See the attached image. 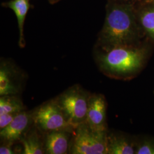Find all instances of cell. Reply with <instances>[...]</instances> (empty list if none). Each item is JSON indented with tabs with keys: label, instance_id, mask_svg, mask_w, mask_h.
<instances>
[{
	"label": "cell",
	"instance_id": "obj_8",
	"mask_svg": "<svg viewBox=\"0 0 154 154\" xmlns=\"http://www.w3.org/2000/svg\"><path fill=\"white\" fill-rule=\"evenodd\" d=\"M107 103L105 97L100 94H91L85 122L96 131H107L106 122Z\"/></svg>",
	"mask_w": 154,
	"mask_h": 154
},
{
	"label": "cell",
	"instance_id": "obj_15",
	"mask_svg": "<svg viewBox=\"0 0 154 154\" xmlns=\"http://www.w3.org/2000/svg\"><path fill=\"white\" fill-rule=\"evenodd\" d=\"M136 154H154V142H144L135 151Z\"/></svg>",
	"mask_w": 154,
	"mask_h": 154
},
{
	"label": "cell",
	"instance_id": "obj_17",
	"mask_svg": "<svg viewBox=\"0 0 154 154\" xmlns=\"http://www.w3.org/2000/svg\"><path fill=\"white\" fill-rule=\"evenodd\" d=\"M11 144H3L2 146L0 147V154H16L11 147Z\"/></svg>",
	"mask_w": 154,
	"mask_h": 154
},
{
	"label": "cell",
	"instance_id": "obj_14",
	"mask_svg": "<svg viewBox=\"0 0 154 154\" xmlns=\"http://www.w3.org/2000/svg\"><path fill=\"white\" fill-rule=\"evenodd\" d=\"M140 20L143 28L154 39V9L143 11Z\"/></svg>",
	"mask_w": 154,
	"mask_h": 154
},
{
	"label": "cell",
	"instance_id": "obj_10",
	"mask_svg": "<svg viewBox=\"0 0 154 154\" xmlns=\"http://www.w3.org/2000/svg\"><path fill=\"white\" fill-rule=\"evenodd\" d=\"M44 133L34 125L21 139L23 154H45Z\"/></svg>",
	"mask_w": 154,
	"mask_h": 154
},
{
	"label": "cell",
	"instance_id": "obj_1",
	"mask_svg": "<svg viewBox=\"0 0 154 154\" xmlns=\"http://www.w3.org/2000/svg\"><path fill=\"white\" fill-rule=\"evenodd\" d=\"M138 27L132 5L112 1L107 8L105 23L99 33L98 44L102 50L132 46Z\"/></svg>",
	"mask_w": 154,
	"mask_h": 154
},
{
	"label": "cell",
	"instance_id": "obj_11",
	"mask_svg": "<svg viewBox=\"0 0 154 154\" xmlns=\"http://www.w3.org/2000/svg\"><path fill=\"white\" fill-rule=\"evenodd\" d=\"M2 5L11 9L15 13L20 33L18 44L20 48H24L25 41L23 35V26L26 16L30 7L29 0H11L3 3Z\"/></svg>",
	"mask_w": 154,
	"mask_h": 154
},
{
	"label": "cell",
	"instance_id": "obj_9",
	"mask_svg": "<svg viewBox=\"0 0 154 154\" xmlns=\"http://www.w3.org/2000/svg\"><path fill=\"white\" fill-rule=\"evenodd\" d=\"M67 130L53 131L45 134V154H65L70 152V134Z\"/></svg>",
	"mask_w": 154,
	"mask_h": 154
},
{
	"label": "cell",
	"instance_id": "obj_19",
	"mask_svg": "<svg viewBox=\"0 0 154 154\" xmlns=\"http://www.w3.org/2000/svg\"><path fill=\"white\" fill-rule=\"evenodd\" d=\"M49 1V2L50 4H55V3H57V2H58V1H60V0H48Z\"/></svg>",
	"mask_w": 154,
	"mask_h": 154
},
{
	"label": "cell",
	"instance_id": "obj_2",
	"mask_svg": "<svg viewBox=\"0 0 154 154\" xmlns=\"http://www.w3.org/2000/svg\"><path fill=\"white\" fill-rule=\"evenodd\" d=\"M144 50L132 46H119L96 55V61L102 71L111 77H122L132 74L143 65Z\"/></svg>",
	"mask_w": 154,
	"mask_h": 154
},
{
	"label": "cell",
	"instance_id": "obj_3",
	"mask_svg": "<svg viewBox=\"0 0 154 154\" xmlns=\"http://www.w3.org/2000/svg\"><path fill=\"white\" fill-rule=\"evenodd\" d=\"M90 95L80 85H75L55 98L74 129L86 121Z\"/></svg>",
	"mask_w": 154,
	"mask_h": 154
},
{
	"label": "cell",
	"instance_id": "obj_18",
	"mask_svg": "<svg viewBox=\"0 0 154 154\" xmlns=\"http://www.w3.org/2000/svg\"><path fill=\"white\" fill-rule=\"evenodd\" d=\"M137 1L139 0H112V1L116 2L125 4H130V5H132L134 3H135Z\"/></svg>",
	"mask_w": 154,
	"mask_h": 154
},
{
	"label": "cell",
	"instance_id": "obj_16",
	"mask_svg": "<svg viewBox=\"0 0 154 154\" xmlns=\"http://www.w3.org/2000/svg\"><path fill=\"white\" fill-rule=\"evenodd\" d=\"M19 113H9L0 115V130L9 125Z\"/></svg>",
	"mask_w": 154,
	"mask_h": 154
},
{
	"label": "cell",
	"instance_id": "obj_6",
	"mask_svg": "<svg viewBox=\"0 0 154 154\" xmlns=\"http://www.w3.org/2000/svg\"><path fill=\"white\" fill-rule=\"evenodd\" d=\"M25 74L11 61L1 60L0 63V95H18L25 83Z\"/></svg>",
	"mask_w": 154,
	"mask_h": 154
},
{
	"label": "cell",
	"instance_id": "obj_20",
	"mask_svg": "<svg viewBox=\"0 0 154 154\" xmlns=\"http://www.w3.org/2000/svg\"><path fill=\"white\" fill-rule=\"evenodd\" d=\"M149 1L151 2H152V3L154 4V0H149Z\"/></svg>",
	"mask_w": 154,
	"mask_h": 154
},
{
	"label": "cell",
	"instance_id": "obj_5",
	"mask_svg": "<svg viewBox=\"0 0 154 154\" xmlns=\"http://www.w3.org/2000/svg\"><path fill=\"white\" fill-rule=\"evenodd\" d=\"M34 125L46 133L58 130L75 131L55 98L39 106L33 112Z\"/></svg>",
	"mask_w": 154,
	"mask_h": 154
},
{
	"label": "cell",
	"instance_id": "obj_4",
	"mask_svg": "<svg viewBox=\"0 0 154 154\" xmlns=\"http://www.w3.org/2000/svg\"><path fill=\"white\" fill-rule=\"evenodd\" d=\"M107 134V131L94 130L85 122L75 129L70 153L108 154Z\"/></svg>",
	"mask_w": 154,
	"mask_h": 154
},
{
	"label": "cell",
	"instance_id": "obj_12",
	"mask_svg": "<svg viewBox=\"0 0 154 154\" xmlns=\"http://www.w3.org/2000/svg\"><path fill=\"white\" fill-rule=\"evenodd\" d=\"M108 154H135L132 143L125 137L116 134H107Z\"/></svg>",
	"mask_w": 154,
	"mask_h": 154
},
{
	"label": "cell",
	"instance_id": "obj_13",
	"mask_svg": "<svg viewBox=\"0 0 154 154\" xmlns=\"http://www.w3.org/2000/svg\"><path fill=\"white\" fill-rule=\"evenodd\" d=\"M25 110V107L17 95L1 96L0 115L9 113H20Z\"/></svg>",
	"mask_w": 154,
	"mask_h": 154
},
{
	"label": "cell",
	"instance_id": "obj_7",
	"mask_svg": "<svg viewBox=\"0 0 154 154\" xmlns=\"http://www.w3.org/2000/svg\"><path fill=\"white\" fill-rule=\"evenodd\" d=\"M33 112L23 111L18 114L9 125L0 130V137L3 143L13 145L21 140L34 125Z\"/></svg>",
	"mask_w": 154,
	"mask_h": 154
}]
</instances>
